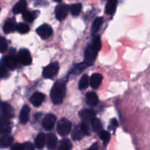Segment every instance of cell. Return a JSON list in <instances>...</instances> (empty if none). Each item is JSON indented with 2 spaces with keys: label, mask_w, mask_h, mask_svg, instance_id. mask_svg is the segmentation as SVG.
<instances>
[{
  "label": "cell",
  "mask_w": 150,
  "mask_h": 150,
  "mask_svg": "<svg viewBox=\"0 0 150 150\" xmlns=\"http://www.w3.org/2000/svg\"><path fill=\"white\" fill-rule=\"evenodd\" d=\"M45 139H46V136L43 133H39L35 141V147L38 148V149H42L45 144Z\"/></svg>",
  "instance_id": "obj_23"
},
{
  "label": "cell",
  "mask_w": 150,
  "mask_h": 150,
  "mask_svg": "<svg viewBox=\"0 0 150 150\" xmlns=\"http://www.w3.org/2000/svg\"><path fill=\"white\" fill-rule=\"evenodd\" d=\"M22 147H23V150H33L35 149L34 146L30 142H26V143L23 144Z\"/></svg>",
  "instance_id": "obj_36"
},
{
  "label": "cell",
  "mask_w": 150,
  "mask_h": 150,
  "mask_svg": "<svg viewBox=\"0 0 150 150\" xmlns=\"http://www.w3.org/2000/svg\"><path fill=\"white\" fill-rule=\"evenodd\" d=\"M14 111L11 105L7 103H1L0 104V119L10 120L13 118Z\"/></svg>",
  "instance_id": "obj_4"
},
{
  "label": "cell",
  "mask_w": 150,
  "mask_h": 150,
  "mask_svg": "<svg viewBox=\"0 0 150 150\" xmlns=\"http://www.w3.org/2000/svg\"><path fill=\"white\" fill-rule=\"evenodd\" d=\"M7 49V42L4 37H0V53H4Z\"/></svg>",
  "instance_id": "obj_34"
},
{
  "label": "cell",
  "mask_w": 150,
  "mask_h": 150,
  "mask_svg": "<svg viewBox=\"0 0 150 150\" xmlns=\"http://www.w3.org/2000/svg\"><path fill=\"white\" fill-rule=\"evenodd\" d=\"M36 32L42 39L45 40L48 39V38H50L52 35L53 29L50 25L47 24V23H44V24L40 26L36 29Z\"/></svg>",
  "instance_id": "obj_5"
},
{
  "label": "cell",
  "mask_w": 150,
  "mask_h": 150,
  "mask_svg": "<svg viewBox=\"0 0 150 150\" xmlns=\"http://www.w3.org/2000/svg\"><path fill=\"white\" fill-rule=\"evenodd\" d=\"M55 1H57V2H60L61 1H62V0H54Z\"/></svg>",
  "instance_id": "obj_40"
},
{
  "label": "cell",
  "mask_w": 150,
  "mask_h": 150,
  "mask_svg": "<svg viewBox=\"0 0 150 150\" xmlns=\"http://www.w3.org/2000/svg\"><path fill=\"white\" fill-rule=\"evenodd\" d=\"M66 93L65 83L63 81H58L53 86L51 91V98L53 103L59 105L63 102Z\"/></svg>",
  "instance_id": "obj_1"
},
{
  "label": "cell",
  "mask_w": 150,
  "mask_h": 150,
  "mask_svg": "<svg viewBox=\"0 0 150 150\" xmlns=\"http://www.w3.org/2000/svg\"><path fill=\"white\" fill-rule=\"evenodd\" d=\"M103 22V17H98L94 21L92 26V31L93 33H96L99 30L100 26H102Z\"/></svg>",
  "instance_id": "obj_26"
},
{
  "label": "cell",
  "mask_w": 150,
  "mask_h": 150,
  "mask_svg": "<svg viewBox=\"0 0 150 150\" xmlns=\"http://www.w3.org/2000/svg\"><path fill=\"white\" fill-rule=\"evenodd\" d=\"M89 83V79L87 75H83L79 81V89L83 90L88 87Z\"/></svg>",
  "instance_id": "obj_29"
},
{
  "label": "cell",
  "mask_w": 150,
  "mask_h": 150,
  "mask_svg": "<svg viewBox=\"0 0 150 150\" xmlns=\"http://www.w3.org/2000/svg\"><path fill=\"white\" fill-rule=\"evenodd\" d=\"M88 64H86V62H83V63H80V64H78L74 66L72 70L70 71V74H76L78 75L79 73H80L82 70H84L86 68V67H87Z\"/></svg>",
  "instance_id": "obj_27"
},
{
  "label": "cell",
  "mask_w": 150,
  "mask_h": 150,
  "mask_svg": "<svg viewBox=\"0 0 150 150\" xmlns=\"http://www.w3.org/2000/svg\"><path fill=\"white\" fill-rule=\"evenodd\" d=\"M103 81V76L100 73H94L89 79V83L92 89H97Z\"/></svg>",
  "instance_id": "obj_11"
},
{
  "label": "cell",
  "mask_w": 150,
  "mask_h": 150,
  "mask_svg": "<svg viewBox=\"0 0 150 150\" xmlns=\"http://www.w3.org/2000/svg\"><path fill=\"white\" fill-rule=\"evenodd\" d=\"M82 9V4L80 3H76V4H72L70 7V13H72V15L75 16H78L81 12Z\"/></svg>",
  "instance_id": "obj_28"
},
{
  "label": "cell",
  "mask_w": 150,
  "mask_h": 150,
  "mask_svg": "<svg viewBox=\"0 0 150 150\" xmlns=\"http://www.w3.org/2000/svg\"><path fill=\"white\" fill-rule=\"evenodd\" d=\"M69 7L66 4H61L57 6L55 9V16L56 18L59 21H63L68 14Z\"/></svg>",
  "instance_id": "obj_8"
},
{
  "label": "cell",
  "mask_w": 150,
  "mask_h": 150,
  "mask_svg": "<svg viewBox=\"0 0 150 150\" xmlns=\"http://www.w3.org/2000/svg\"><path fill=\"white\" fill-rule=\"evenodd\" d=\"M16 29V23L15 18H10L6 21L3 26V31L4 33L9 34L13 32Z\"/></svg>",
  "instance_id": "obj_15"
},
{
  "label": "cell",
  "mask_w": 150,
  "mask_h": 150,
  "mask_svg": "<svg viewBox=\"0 0 150 150\" xmlns=\"http://www.w3.org/2000/svg\"><path fill=\"white\" fill-rule=\"evenodd\" d=\"M26 5H27V3H26V0H19L13 7V13L14 14H19V13H23L26 10Z\"/></svg>",
  "instance_id": "obj_20"
},
{
  "label": "cell",
  "mask_w": 150,
  "mask_h": 150,
  "mask_svg": "<svg viewBox=\"0 0 150 150\" xmlns=\"http://www.w3.org/2000/svg\"><path fill=\"white\" fill-rule=\"evenodd\" d=\"M92 47L96 50L97 51L99 52L100 50L101 49V47H102V43H101V40H100V36H97L95 37V39H94L93 42H92Z\"/></svg>",
  "instance_id": "obj_33"
},
{
  "label": "cell",
  "mask_w": 150,
  "mask_h": 150,
  "mask_svg": "<svg viewBox=\"0 0 150 150\" xmlns=\"http://www.w3.org/2000/svg\"><path fill=\"white\" fill-rule=\"evenodd\" d=\"M30 109L27 105H23L20 112V121L22 124H26L29 118Z\"/></svg>",
  "instance_id": "obj_21"
},
{
  "label": "cell",
  "mask_w": 150,
  "mask_h": 150,
  "mask_svg": "<svg viewBox=\"0 0 150 150\" xmlns=\"http://www.w3.org/2000/svg\"><path fill=\"white\" fill-rule=\"evenodd\" d=\"M38 12H30V11H23V18L26 22H32L38 16Z\"/></svg>",
  "instance_id": "obj_24"
},
{
  "label": "cell",
  "mask_w": 150,
  "mask_h": 150,
  "mask_svg": "<svg viewBox=\"0 0 150 150\" xmlns=\"http://www.w3.org/2000/svg\"><path fill=\"white\" fill-rule=\"evenodd\" d=\"M98 51H97L95 48L92 47V45H89L87 48H86L85 51V62L88 64V65H92L93 64L94 61L96 59L97 55H98Z\"/></svg>",
  "instance_id": "obj_6"
},
{
  "label": "cell",
  "mask_w": 150,
  "mask_h": 150,
  "mask_svg": "<svg viewBox=\"0 0 150 150\" xmlns=\"http://www.w3.org/2000/svg\"><path fill=\"white\" fill-rule=\"evenodd\" d=\"M18 59H16L14 56H7L4 59V63L6 65V67L10 70H15L18 65Z\"/></svg>",
  "instance_id": "obj_13"
},
{
  "label": "cell",
  "mask_w": 150,
  "mask_h": 150,
  "mask_svg": "<svg viewBox=\"0 0 150 150\" xmlns=\"http://www.w3.org/2000/svg\"><path fill=\"white\" fill-rule=\"evenodd\" d=\"M91 125H92V130H93L95 133H99L100 131L102 130V123H101L100 120L99 119L94 117V118L91 120Z\"/></svg>",
  "instance_id": "obj_25"
},
{
  "label": "cell",
  "mask_w": 150,
  "mask_h": 150,
  "mask_svg": "<svg viewBox=\"0 0 150 150\" xmlns=\"http://www.w3.org/2000/svg\"><path fill=\"white\" fill-rule=\"evenodd\" d=\"M59 68V65L57 62L51 63L43 69L42 76L45 79H53L57 74Z\"/></svg>",
  "instance_id": "obj_3"
},
{
  "label": "cell",
  "mask_w": 150,
  "mask_h": 150,
  "mask_svg": "<svg viewBox=\"0 0 150 150\" xmlns=\"http://www.w3.org/2000/svg\"><path fill=\"white\" fill-rule=\"evenodd\" d=\"M56 120H57V118L55 115L52 114H47L42 120V127L45 130L50 131L54 128Z\"/></svg>",
  "instance_id": "obj_9"
},
{
  "label": "cell",
  "mask_w": 150,
  "mask_h": 150,
  "mask_svg": "<svg viewBox=\"0 0 150 150\" xmlns=\"http://www.w3.org/2000/svg\"><path fill=\"white\" fill-rule=\"evenodd\" d=\"M118 126V123H117V120L116 119H112L111 121V125L109 126V129L113 130L114 131L117 127Z\"/></svg>",
  "instance_id": "obj_37"
},
{
  "label": "cell",
  "mask_w": 150,
  "mask_h": 150,
  "mask_svg": "<svg viewBox=\"0 0 150 150\" xmlns=\"http://www.w3.org/2000/svg\"><path fill=\"white\" fill-rule=\"evenodd\" d=\"M95 112L92 109H83L79 112V116L82 121L87 122H91V120L95 117Z\"/></svg>",
  "instance_id": "obj_12"
},
{
  "label": "cell",
  "mask_w": 150,
  "mask_h": 150,
  "mask_svg": "<svg viewBox=\"0 0 150 150\" xmlns=\"http://www.w3.org/2000/svg\"><path fill=\"white\" fill-rule=\"evenodd\" d=\"M86 102L90 106H95L98 103V97L94 92H89L86 95Z\"/></svg>",
  "instance_id": "obj_18"
},
{
  "label": "cell",
  "mask_w": 150,
  "mask_h": 150,
  "mask_svg": "<svg viewBox=\"0 0 150 150\" xmlns=\"http://www.w3.org/2000/svg\"><path fill=\"white\" fill-rule=\"evenodd\" d=\"M98 149V146H97V144H94V146H91L90 147V149Z\"/></svg>",
  "instance_id": "obj_39"
},
{
  "label": "cell",
  "mask_w": 150,
  "mask_h": 150,
  "mask_svg": "<svg viewBox=\"0 0 150 150\" xmlns=\"http://www.w3.org/2000/svg\"><path fill=\"white\" fill-rule=\"evenodd\" d=\"M7 74V67L4 64V62L0 63V78L6 77Z\"/></svg>",
  "instance_id": "obj_35"
},
{
  "label": "cell",
  "mask_w": 150,
  "mask_h": 150,
  "mask_svg": "<svg viewBox=\"0 0 150 150\" xmlns=\"http://www.w3.org/2000/svg\"><path fill=\"white\" fill-rule=\"evenodd\" d=\"M71 127V122L65 118L62 119L59 121L58 124H57V133L62 136H67L69 134V133H70Z\"/></svg>",
  "instance_id": "obj_2"
},
{
  "label": "cell",
  "mask_w": 150,
  "mask_h": 150,
  "mask_svg": "<svg viewBox=\"0 0 150 150\" xmlns=\"http://www.w3.org/2000/svg\"><path fill=\"white\" fill-rule=\"evenodd\" d=\"M11 149H16V150H22L23 149V147H22V144H15L14 146H12Z\"/></svg>",
  "instance_id": "obj_38"
},
{
  "label": "cell",
  "mask_w": 150,
  "mask_h": 150,
  "mask_svg": "<svg viewBox=\"0 0 150 150\" xmlns=\"http://www.w3.org/2000/svg\"><path fill=\"white\" fill-rule=\"evenodd\" d=\"M45 98V95L44 94L40 93V92H36L31 96L30 102L32 103L34 106L38 107L42 104Z\"/></svg>",
  "instance_id": "obj_10"
},
{
  "label": "cell",
  "mask_w": 150,
  "mask_h": 150,
  "mask_svg": "<svg viewBox=\"0 0 150 150\" xmlns=\"http://www.w3.org/2000/svg\"><path fill=\"white\" fill-rule=\"evenodd\" d=\"M99 136L100 138L101 139V140L103 142L104 144H107L109 142L110 138H111V135L109 134V133L105 130H101L99 132Z\"/></svg>",
  "instance_id": "obj_32"
},
{
  "label": "cell",
  "mask_w": 150,
  "mask_h": 150,
  "mask_svg": "<svg viewBox=\"0 0 150 150\" xmlns=\"http://www.w3.org/2000/svg\"><path fill=\"white\" fill-rule=\"evenodd\" d=\"M16 30L21 34H26L29 32L30 29H29V26L26 23H20L16 25Z\"/></svg>",
  "instance_id": "obj_31"
},
{
  "label": "cell",
  "mask_w": 150,
  "mask_h": 150,
  "mask_svg": "<svg viewBox=\"0 0 150 150\" xmlns=\"http://www.w3.org/2000/svg\"><path fill=\"white\" fill-rule=\"evenodd\" d=\"M117 0H108L105 5V13L110 16L114 15L117 10Z\"/></svg>",
  "instance_id": "obj_19"
},
{
  "label": "cell",
  "mask_w": 150,
  "mask_h": 150,
  "mask_svg": "<svg viewBox=\"0 0 150 150\" xmlns=\"http://www.w3.org/2000/svg\"><path fill=\"white\" fill-rule=\"evenodd\" d=\"M11 130L9 120L0 119V135H6Z\"/></svg>",
  "instance_id": "obj_16"
},
{
  "label": "cell",
  "mask_w": 150,
  "mask_h": 150,
  "mask_svg": "<svg viewBox=\"0 0 150 150\" xmlns=\"http://www.w3.org/2000/svg\"><path fill=\"white\" fill-rule=\"evenodd\" d=\"M73 146L70 142V140L68 139H63L60 142V144L59 146L58 149L60 150H70L72 149Z\"/></svg>",
  "instance_id": "obj_30"
},
{
  "label": "cell",
  "mask_w": 150,
  "mask_h": 150,
  "mask_svg": "<svg viewBox=\"0 0 150 150\" xmlns=\"http://www.w3.org/2000/svg\"><path fill=\"white\" fill-rule=\"evenodd\" d=\"M18 59L23 65L27 66L32 63V57L30 52L27 49H21L18 52Z\"/></svg>",
  "instance_id": "obj_7"
},
{
  "label": "cell",
  "mask_w": 150,
  "mask_h": 150,
  "mask_svg": "<svg viewBox=\"0 0 150 150\" xmlns=\"http://www.w3.org/2000/svg\"><path fill=\"white\" fill-rule=\"evenodd\" d=\"M57 138L53 133H48L46 136L45 143H46L47 147L49 149H54L57 148Z\"/></svg>",
  "instance_id": "obj_14"
},
{
  "label": "cell",
  "mask_w": 150,
  "mask_h": 150,
  "mask_svg": "<svg viewBox=\"0 0 150 150\" xmlns=\"http://www.w3.org/2000/svg\"><path fill=\"white\" fill-rule=\"evenodd\" d=\"M86 135V134L84 133V131L81 128V127L80 125H79L73 129V132H72L71 137L73 140L79 141L83 139Z\"/></svg>",
  "instance_id": "obj_17"
},
{
  "label": "cell",
  "mask_w": 150,
  "mask_h": 150,
  "mask_svg": "<svg viewBox=\"0 0 150 150\" xmlns=\"http://www.w3.org/2000/svg\"><path fill=\"white\" fill-rule=\"evenodd\" d=\"M13 143V138L11 136H4L0 137V148H7L11 146Z\"/></svg>",
  "instance_id": "obj_22"
}]
</instances>
